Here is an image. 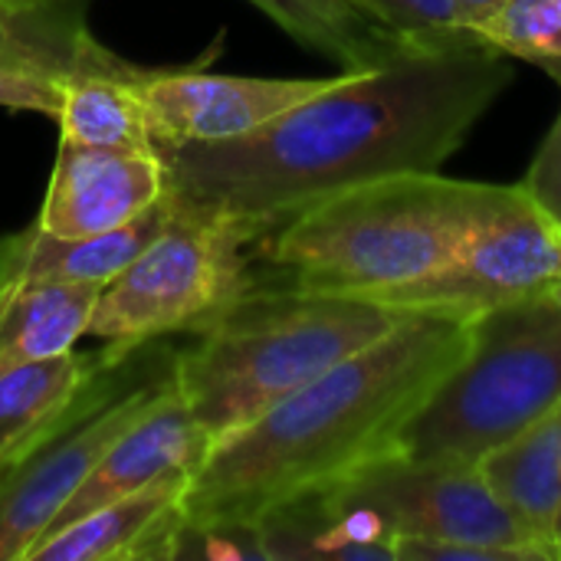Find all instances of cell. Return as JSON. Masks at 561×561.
<instances>
[{
  "mask_svg": "<svg viewBox=\"0 0 561 561\" xmlns=\"http://www.w3.org/2000/svg\"><path fill=\"white\" fill-rule=\"evenodd\" d=\"M506 53L463 36L339 72L319 95L250 135L158 145L168 191L260 237L299 210L394 174L437 171L510 89Z\"/></svg>",
  "mask_w": 561,
  "mask_h": 561,
  "instance_id": "obj_1",
  "label": "cell"
},
{
  "mask_svg": "<svg viewBox=\"0 0 561 561\" xmlns=\"http://www.w3.org/2000/svg\"><path fill=\"white\" fill-rule=\"evenodd\" d=\"M470 319L411 309L391 332L217 440L184 490V519L256 523L270 506L388 454L398 427L463 355Z\"/></svg>",
  "mask_w": 561,
  "mask_h": 561,
  "instance_id": "obj_2",
  "label": "cell"
},
{
  "mask_svg": "<svg viewBox=\"0 0 561 561\" xmlns=\"http://www.w3.org/2000/svg\"><path fill=\"white\" fill-rule=\"evenodd\" d=\"M408 312L368 296L253 276L178 352V391L214 447L391 332Z\"/></svg>",
  "mask_w": 561,
  "mask_h": 561,
  "instance_id": "obj_3",
  "label": "cell"
},
{
  "mask_svg": "<svg viewBox=\"0 0 561 561\" xmlns=\"http://www.w3.org/2000/svg\"><path fill=\"white\" fill-rule=\"evenodd\" d=\"M490 197L493 184L437 171L381 178L299 210L256 240L253 260L283 283L378 296L440 273Z\"/></svg>",
  "mask_w": 561,
  "mask_h": 561,
  "instance_id": "obj_4",
  "label": "cell"
},
{
  "mask_svg": "<svg viewBox=\"0 0 561 561\" xmlns=\"http://www.w3.org/2000/svg\"><path fill=\"white\" fill-rule=\"evenodd\" d=\"M561 404V312L539 293L470 319L454 368L398 427L388 454L480 463Z\"/></svg>",
  "mask_w": 561,
  "mask_h": 561,
  "instance_id": "obj_5",
  "label": "cell"
},
{
  "mask_svg": "<svg viewBox=\"0 0 561 561\" xmlns=\"http://www.w3.org/2000/svg\"><path fill=\"white\" fill-rule=\"evenodd\" d=\"M178 352L154 342L105 348V365L76 404L13 467L0 473V561H26L62 506L108 450L174 385Z\"/></svg>",
  "mask_w": 561,
  "mask_h": 561,
  "instance_id": "obj_6",
  "label": "cell"
},
{
  "mask_svg": "<svg viewBox=\"0 0 561 561\" xmlns=\"http://www.w3.org/2000/svg\"><path fill=\"white\" fill-rule=\"evenodd\" d=\"M253 247L256 233L240 220L171 194L168 224L102 286L85 335L138 345L201 332L253 283Z\"/></svg>",
  "mask_w": 561,
  "mask_h": 561,
  "instance_id": "obj_7",
  "label": "cell"
},
{
  "mask_svg": "<svg viewBox=\"0 0 561 561\" xmlns=\"http://www.w3.org/2000/svg\"><path fill=\"white\" fill-rule=\"evenodd\" d=\"M556 279H561V227L523 184H493L483 217L440 273L368 299L398 309L480 316L539 296Z\"/></svg>",
  "mask_w": 561,
  "mask_h": 561,
  "instance_id": "obj_8",
  "label": "cell"
},
{
  "mask_svg": "<svg viewBox=\"0 0 561 561\" xmlns=\"http://www.w3.org/2000/svg\"><path fill=\"white\" fill-rule=\"evenodd\" d=\"M332 486L348 503L375 513L394 539H467L519 549L536 561H559L493 493L477 463H437L381 454Z\"/></svg>",
  "mask_w": 561,
  "mask_h": 561,
  "instance_id": "obj_9",
  "label": "cell"
},
{
  "mask_svg": "<svg viewBox=\"0 0 561 561\" xmlns=\"http://www.w3.org/2000/svg\"><path fill=\"white\" fill-rule=\"evenodd\" d=\"M332 79L335 76L266 79L204 69H151V76L145 79L148 128L154 148L230 141L319 95Z\"/></svg>",
  "mask_w": 561,
  "mask_h": 561,
  "instance_id": "obj_10",
  "label": "cell"
},
{
  "mask_svg": "<svg viewBox=\"0 0 561 561\" xmlns=\"http://www.w3.org/2000/svg\"><path fill=\"white\" fill-rule=\"evenodd\" d=\"M164 191L168 178L158 151L59 141L36 224L56 237H95L141 217Z\"/></svg>",
  "mask_w": 561,
  "mask_h": 561,
  "instance_id": "obj_11",
  "label": "cell"
},
{
  "mask_svg": "<svg viewBox=\"0 0 561 561\" xmlns=\"http://www.w3.org/2000/svg\"><path fill=\"white\" fill-rule=\"evenodd\" d=\"M207 454H210V437L197 424V417L187 408L184 394L178 391V378H174V385L161 394V401L89 473V480L62 506V513L46 529V536L62 529L66 523L112 503V500H122V496L161 480V477L194 473Z\"/></svg>",
  "mask_w": 561,
  "mask_h": 561,
  "instance_id": "obj_12",
  "label": "cell"
},
{
  "mask_svg": "<svg viewBox=\"0 0 561 561\" xmlns=\"http://www.w3.org/2000/svg\"><path fill=\"white\" fill-rule=\"evenodd\" d=\"M171 217V194L141 217L95 233L56 237L39 224L0 237V289L20 283H99L108 286L161 233Z\"/></svg>",
  "mask_w": 561,
  "mask_h": 561,
  "instance_id": "obj_13",
  "label": "cell"
},
{
  "mask_svg": "<svg viewBox=\"0 0 561 561\" xmlns=\"http://www.w3.org/2000/svg\"><path fill=\"white\" fill-rule=\"evenodd\" d=\"M253 526L266 561H394V533L332 483L270 506Z\"/></svg>",
  "mask_w": 561,
  "mask_h": 561,
  "instance_id": "obj_14",
  "label": "cell"
},
{
  "mask_svg": "<svg viewBox=\"0 0 561 561\" xmlns=\"http://www.w3.org/2000/svg\"><path fill=\"white\" fill-rule=\"evenodd\" d=\"M194 473L161 477L43 536L26 561H141L158 523L184 503Z\"/></svg>",
  "mask_w": 561,
  "mask_h": 561,
  "instance_id": "obj_15",
  "label": "cell"
},
{
  "mask_svg": "<svg viewBox=\"0 0 561 561\" xmlns=\"http://www.w3.org/2000/svg\"><path fill=\"white\" fill-rule=\"evenodd\" d=\"M273 23H279L299 46L329 56L342 72L375 69L414 46L362 0H250Z\"/></svg>",
  "mask_w": 561,
  "mask_h": 561,
  "instance_id": "obj_16",
  "label": "cell"
},
{
  "mask_svg": "<svg viewBox=\"0 0 561 561\" xmlns=\"http://www.w3.org/2000/svg\"><path fill=\"white\" fill-rule=\"evenodd\" d=\"M148 76L151 69L118 59L112 66L62 79V108L56 115L62 141L118 151H154L145 112Z\"/></svg>",
  "mask_w": 561,
  "mask_h": 561,
  "instance_id": "obj_17",
  "label": "cell"
},
{
  "mask_svg": "<svg viewBox=\"0 0 561 561\" xmlns=\"http://www.w3.org/2000/svg\"><path fill=\"white\" fill-rule=\"evenodd\" d=\"M102 365L105 352H62L0 371V473L53 431Z\"/></svg>",
  "mask_w": 561,
  "mask_h": 561,
  "instance_id": "obj_18",
  "label": "cell"
},
{
  "mask_svg": "<svg viewBox=\"0 0 561 561\" xmlns=\"http://www.w3.org/2000/svg\"><path fill=\"white\" fill-rule=\"evenodd\" d=\"M477 467L526 529L556 552L561 516V404L500 450L486 454Z\"/></svg>",
  "mask_w": 561,
  "mask_h": 561,
  "instance_id": "obj_19",
  "label": "cell"
},
{
  "mask_svg": "<svg viewBox=\"0 0 561 561\" xmlns=\"http://www.w3.org/2000/svg\"><path fill=\"white\" fill-rule=\"evenodd\" d=\"M99 283H20L0 289V371L72 352L89 332Z\"/></svg>",
  "mask_w": 561,
  "mask_h": 561,
  "instance_id": "obj_20",
  "label": "cell"
},
{
  "mask_svg": "<svg viewBox=\"0 0 561 561\" xmlns=\"http://www.w3.org/2000/svg\"><path fill=\"white\" fill-rule=\"evenodd\" d=\"M69 0L3 7L0 3V66L69 79L112 66L118 56L92 39Z\"/></svg>",
  "mask_w": 561,
  "mask_h": 561,
  "instance_id": "obj_21",
  "label": "cell"
},
{
  "mask_svg": "<svg viewBox=\"0 0 561 561\" xmlns=\"http://www.w3.org/2000/svg\"><path fill=\"white\" fill-rule=\"evenodd\" d=\"M473 33L510 59L536 62L561 79V0H503Z\"/></svg>",
  "mask_w": 561,
  "mask_h": 561,
  "instance_id": "obj_22",
  "label": "cell"
},
{
  "mask_svg": "<svg viewBox=\"0 0 561 561\" xmlns=\"http://www.w3.org/2000/svg\"><path fill=\"white\" fill-rule=\"evenodd\" d=\"M414 43H450L477 36L460 0H362Z\"/></svg>",
  "mask_w": 561,
  "mask_h": 561,
  "instance_id": "obj_23",
  "label": "cell"
},
{
  "mask_svg": "<svg viewBox=\"0 0 561 561\" xmlns=\"http://www.w3.org/2000/svg\"><path fill=\"white\" fill-rule=\"evenodd\" d=\"M394 561H536L519 549H500L467 539H424L401 536L394 539Z\"/></svg>",
  "mask_w": 561,
  "mask_h": 561,
  "instance_id": "obj_24",
  "label": "cell"
},
{
  "mask_svg": "<svg viewBox=\"0 0 561 561\" xmlns=\"http://www.w3.org/2000/svg\"><path fill=\"white\" fill-rule=\"evenodd\" d=\"M0 105L56 118L62 108V79L0 66Z\"/></svg>",
  "mask_w": 561,
  "mask_h": 561,
  "instance_id": "obj_25",
  "label": "cell"
},
{
  "mask_svg": "<svg viewBox=\"0 0 561 561\" xmlns=\"http://www.w3.org/2000/svg\"><path fill=\"white\" fill-rule=\"evenodd\" d=\"M519 184L542 204V210L561 227V112Z\"/></svg>",
  "mask_w": 561,
  "mask_h": 561,
  "instance_id": "obj_26",
  "label": "cell"
},
{
  "mask_svg": "<svg viewBox=\"0 0 561 561\" xmlns=\"http://www.w3.org/2000/svg\"><path fill=\"white\" fill-rule=\"evenodd\" d=\"M500 3H503V0H460V7H463V13H467V23H470V30H473L486 13H493Z\"/></svg>",
  "mask_w": 561,
  "mask_h": 561,
  "instance_id": "obj_27",
  "label": "cell"
},
{
  "mask_svg": "<svg viewBox=\"0 0 561 561\" xmlns=\"http://www.w3.org/2000/svg\"><path fill=\"white\" fill-rule=\"evenodd\" d=\"M542 293H546V296H549V299H552V302L559 306V312H561V279H556L552 286H546Z\"/></svg>",
  "mask_w": 561,
  "mask_h": 561,
  "instance_id": "obj_28",
  "label": "cell"
},
{
  "mask_svg": "<svg viewBox=\"0 0 561 561\" xmlns=\"http://www.w3.org/2000/svg\"><path fill=\"white\" fill-rule=\"evenodd\" d=\"M3 7H30V3H49V0H0Z\"/></svg>",
  "mask_w": 561,
  "mask_h": 561,
  "instance_id": "obj_29",
  "label": "cell"
},
{
  "mask_svg": "<svg viewBox=\"0 0 561 561\" xmlns=\"http://www.w3.org/2000/svg\"><path fill=\"white\" fill-rule=\"evenodd\" d=\"M556 552H559V561H561V516H559V526H556Z\"/></svg>",
  "mask_w": 561,
  "mask_h": 561,
  "instance_id": "obj_30",
  "label": "cell"
}]
</instances>
